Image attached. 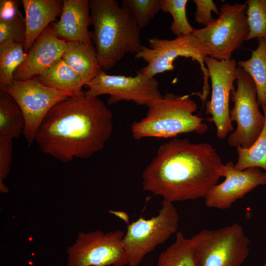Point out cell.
Wrapping results in <instances>:
<instances>
[{
	"instance_id": "1",
	"label": "cell",
	"mask_w": 266,
	"mask_h": 266,
	"mask_svg": "<svg viewBox=\"0 0 266 266\" xmlns=\"http://www.w3.org/2000/svg\"><path fill=\"white\" fill-rule=\"evenodd\" d=\"M112 119V112L102 100L83 92L51 108L35 141L43 153L63 163L89 158L101 150L109 139Z\"/></svg>"
},
{
	"instance_id": "2",
	"label": "cell",
	"mask_w": 266,
	"mask_h": 266,
	"mask_svg": "<svg viewBox=\"0 0 266 266\" xmlns=\"http://www.w3.org/2000/svg\"><path fill=\"white\" fill-rule=\"evenodd\" d=\"M224 164L208 143L174 138L162 144L142 172V188L173 203L204 198L223 176Z\"/></svg>"
},
{
	"instance_id": "3",
	"label": "cell",
	"mask_w": 266,
	"mask_h": 266,
	"mask_svg": "<svg viewBox=\"0 0 266 266\" xmlns=\"http://www.w3.org/2000/svg\"><path fill=\"white\" fill-rule=\"evenodd\" d=\"M92 40L102 70L107 71L143 45L140 28L129 11L115 0H90Z\"/></svg>"
},
{
	"instance_id": "4",
	"label": "cell",
	"mask_w": 266,
	"mask_h": 266,
	"mask_svg": "<svg viewBox=\"0 0 266 266\" xmlns=\"http://www.w3.org/2000/svg\"><path fill=\"white\" fill-rule=\"evenodd\" d=\"M148 108L146 116L131 125L132 136L136 140L168 138L193 132L202 134L208 129L203 119L194 114L198 106L189 95L168 93Z\"/></svg>"
},
{
	"instance_id": "5",
	"label": "cell",
	"mask_w": 266,
	"mask_h": 266,
	"mask_svg": "<svg viewBox=\"0 0 266 266\" xmlns=\"http://www.w3.org/2000/svg\"><path fill=\"white\" fill-rule=\"evenodd\" d=\"M149 47L143 45L135 55L142 59L146 66L138 71L153 78L158 74L174 69L173 62L180 57L190 58L200 64L204 74V83L200 98L203 102L209 94L208 79L209 77L204 59L211 56L209 50L193 33L177 36L172 40L151 37L148 39Z\"/></svg>"
},
{
	"instance_id": "6",
	"label": "cell",
	"mask_w": 266,
	"mask_h": 266,
	"mask_svg": "<svg viewBox=\"0 0 266 266\" xmlns=\"http://www.w3.org/2000/svg\"><path fill=\"white\" fill-rule=\"evenodd\" d=\"M191 238L199 266H242L249 253L250 240L237 223L204 229Z\"/></svg>"
},
{
	"instance_id": "7",
	"label": "cell",
	"mask_w": 266,
	"mask_h": 266,
	"mask_svg": "<svg viewBox=\"0 0 266 266\" xmlns=\"http://www.w3.org/2000/svg\"><path fill=\"white\" fill-rule=\"evenodd\" d=\"M246 9V2L224 3L212 23L195 29L193 33L209 50L210 57L219 61L230 60L233 53L246 41L249 32Z\"/></svg>"
},
{
	"instance_id": "8",
	"label": "cell",
	"mask_w": 266,
	"mask_h": 266,
	"mask_svg": "<svg viewBox=\"0 0 266 266\" xmlns=\"http://www.w3.org/2000/svg\"><path fill=\"white\" fill-rule=\"evenodd\" d=\"M179 216L173 203L163 200L158 215L146 219L140 217L129 224L123 246L129 266H137L144 257L165 243L177 232Z\"/></svg>"
},
{
	"instance_id": "9",
	"label": "cell",
	"mask_w": 266,
	"mask_h": 266,
	"mask_svg": "<svg viewBox=\"0 0 266 266\" xmlns=\"http://www.w3.org/2000/svg\"><path fill=\"white\" fill-rule=\"evenodd\" d=\"M237 89L232 91L230 99L234 106L230 112L235 131L228 137V144L236 148L250 147L261 133L265 117L259 110L257 93L251 77L241 68L237 67Z\"/></svg>"
},
{
	"instance_id": "10",
	"label": "cell",
	"mask_w": 266,
	"mask_h": 266,
	"mask_svg": "<svg viewBox=\"0 0 266 266\" xmlns=\"http://www.w3.org/2000/svg\"><path fill=\"white\" fill-rule=\"evenodd\" d=\"M1 89L15 100L23 114L25 121L23 135L29 146L35 141L36 132L51 108L75 95L71 92L43 85L38 76L23 81L14 80L11 85Z\"/></svg>"
},
{
	"instance_id": "11",
	"label": "cell",
	"mask_w": 266,
	"mask_h": 266,
	"mask_svg": "<svg viewBox=\"0 0 266 266\" xmlns=\"http://www.w3.org/2000/svg\"><path fill=\"white\" fill-rule=\"evenodd\" d=\"M86 86L85 95L99 98L108 95L109 104L125 100L148 108L162 97L158 80L138 71L135 76H125L107 74L101 70Z\"/></svg>"
},
{
	"instance_id": "12",
	"label": "cell",
	"mask_w": 266,
	"mask_h": 266,
	"mask_svg": "<svg viewBox=\"0 0 266 266\" xmlns=\"http://www.w3.org/2000/svg\"><path fill=\"white\" fill-rule=\"evenodd\" d=\"M125 233L116 230L80 233L67 250V266H125L127 254L123 246Z\"/></svg>"
},
{
	"instance_id": "13",
	"label": "cell",
	"mask_w": 266,
	"mask_h": 266,
	"mask_svg": "<svg viewBox=\"0 0 266 266\" xmlns=\"http://www.w3.org/2000/svg\"><path fill=\"white\" fill-rule=\"evenodd\" d=\"M204 63L211 79V99L206 105L205 113L210 115L208 121L214 123L216 134L225 138L233 130L230 120L229 100L231 93L234 89L233 82L237 80V63L234 59L219 61L210 56Z\"/></svg>"
},
{
	"instance_id": "14",
	"label": "cell",
	"mask_w": 266,
	"mask_h": 266,
	"mask_svg": "<svg viewBox=\"0 0 266 266\" xmlns=\"http://www.w3.org/2000/svg\"><path fill=\"white\" fill-rule=\"evenodd\" d=\"M222 177H225V180L214 185L204 198L208 207L229 209L236 200L256 187L266 184V173L260 168L239 170L232 162L224 164Z\"/></svg>"
},
{
	"instance_id": "15",
	"label": "cell",
	"mask_w": 266,
	"mask_h": 266,
	"mask_svg": "<svg viewBox=\"0 0 266 266\" xmlns=\"http://www.w3.org/2000/svg\"><path fill=\"white\" fill-rule=\"evenodd\" d=\"M66 47V42L57 37L50 25L39 34L24 62L16 69L14 79L26 80L42 74L62 58Z\"/></svg>"
},
{
	"instance_id": "16",
	"label": "cell",
	"mask_w": 266,
	"mask_h": 266,
	"mask_svg": "<svg viewBox=\"0 0 266 266\" xmlns=\"http://www.w3.org/2000/svg\"><path fill=\"white\" fill-rule=\"evenodd\" d=\"M91 24L89 0H63L60 19L51 26L55 34L60 39L94 45L89 30Z\"/></svg>"
},
{
	"instance_id": "17",
	"label": "cell",
	"mask_w": 266,
	"mask_h": 266,
	"mask_svg": "<svg viewBox=\"0 0 266 266\" xmlns=\"http://www.w3.org/2000/svg\"><path fill=\"white\" fill-rule=\"evenodd\" d=\"M26 21L24 50L28 53L41 32L60 15L63 0H22Z\"/></svg>"
},
{
	"instance_id": "18",
	"label": "cell",
	"mask_w": 266,
	"mask_h": 266,
	"mask_svg": "<svg viewBox=\"0 0 266 266\" xmlns=\"http://www.w3.org/2000/svg\"><path fill=\"white\" fill-rule=\"evenodd\" d=\"M62 59L77 73L86 85L102 70L94 45L75 41L66 42Z\"/></svg>"
},
{
	"instance_id": "19",
	"label": "cell",
	"mask_w": 266,
	"mask_h": 266,
	"mask_svg": "<svg viewBox=\"0 0 266 266\" xmlns=\"http://www.w3.org/2000/svg\"><path fill=\"white\" fill-rule=\"evenodd\" d=\"M44 85L58 90L68 91L79 95L86 85L81 78L62 58L46 71L37 76Z\"/></svg>"
},
{
	"instance_id": "20",
	"label": "cell",
	"mask_w": 266,
	"mask_h": 266,
	"mask_svg": "<svg viewBox=\"0 0 266 266\" xmlns=\"http://www.w3.org/2000/svg\"><path fill=\"white\" fill-rule=\"evenodd\" d=\"M23 114L15 100L0 89V140H11L23 134Z\"/></svg>"
},
{
	"instance_id": "21",
	"label": "cell",
	"mask_w": 266,
	"mask_h": 266,
	"mask_svg": "<svg viewBox=\"0 0 266 266\" xmlns=\"http://www.w3.org/2000/svg\"><path fill=\"white\" fill-rule=\"evenodd\" d=\"M250 59L239 61L238 67L252 78L257 90V101L262 108L266 105V38L260 39Z\"/></svg>"
},
{
	"instance_id": "22",
	"label": "cell",
	"mask_w": 266,
	"mask_h": 266,
	"mask_svg": "<svg viewBox=\"0 0 266 266\" xmlns=\"http://www.w3.org/2000/svg\"><path fill=\"white\" fill-rule=\"evenodd\" d=\"M156 266H199L191 238L178 232L174 242L159 255Z\"/></svg>"
},
{
	"instance_id": "23",
	"label": "cell",
	"mask_w": 266,
	"mask_h": 266,
	"mask_svg": "<svg viewBox=\"0 0 266 266\" xmlns=\"http://www.w3.org/2000/svg\"><path fill=\"white\" fill-rule=\"evenodd\" d=\"M27 56L23 44L9 41L0 45V89L12 84L14 72Z\"/></svg>"
},
{
	"instance_id": "24",
	"label": "cell",
	"mask_w": 266,
	"mask_h": 266,
	"mask_svg": "<svg viewBox=\"0 0 266 266\" xmlns=\"http://www.w3.org/2000/svg\"><path fill=\"white\" fill-rule=\"evenodd\" d=\"M262 109L265 122L260 136L250 147L243 148L239 146L236 148L238 157L234 166L238 170L257 167L263 168L266 173V105Z\"/></svg>"
},
{
	"instance_id": "25",
	"label": "cell",
	"mask_w": 266,
	"mask_h": 266,
	"mask_svg": "<svg viewBox=\"0 0 266 266\" xmlns=\"http://www.w3.org/2000/svg\"><path fill=\"white\" fill-rule=\"evenodd\" d=\"M188 2L187 0H161V10L171 15L173 21L170 30L177 36L190 34L195 30L187 17Z\"/></svg>"
},
{
	"instance_id": "26",
	"label": "cell",
	"mask_w": 266,
	"mask_h": 266,
	"mask_svg": "<svg viewBox=\"0 0 266 266\" xmlns=\"http://www.w3.org/2000/svg\"><path fill=\"white\" fill-rule=\"evenodd\" d=\"M245 2L249 28L246 41L266 38V0H248Z\"/></svg>"
},
{
	"instance_id": "27",
	"label": "cell",
	"mask_w": 266,
	"mask_h": 266,
	"mask_svg": "<svg viewBox=\"0 0 266 266\" xmlns=\"http://www.w3.org/2000/svg\"><path fill=\"white\" fill-rule=\"evenodd\" d=\"M121 5L129 11L140 29L161 10V0H123Z\"/></svg>"
},
{
	"instance_id": "28",
	"label": "cell",
	"mask_w": 266,
	"mask_h": 266,
	"mask_svg": "<svg viewBox=\"0 0 266 266\" xmlns=\"http://www.w3.org/2000/svg\"><path fill=\"white\" fill-rule=\"evenodd\" d=\"M20 1L0 0V23L10 28L26 31L25 18L19 9Z\"/></svg>"
},
{
	"instance_id": "29",
	"label": "cell",
	"mask_w": 266,
	"mask_h": 266,
	"mask_svg": "<svg viewBox=\"0 0 266 266\" xmlns=\"http://www.w3.org/2000/svg\"><path fill=\"white\" fill-rule=\"evenodd\" d=\"M12 151V140H0V191L2 193H6L8 191L3 180L10 171Z\"/></svg>"
},
{
	"instance_id": "30",
	"label": "cell",
	"mask_w": 266,
	"mask_h": 266,
	"mask_svg": "<svg viewBox=\"0 0 266 266\" xmlns=\"http://www.w3.org/2000/svg\"><path fill=\"white\" fill-rule=\"evenodd\" d=\"M196 6L195 19L196 22L205 27L212 23L215 18L212 17V12L219 15V10L212 0H194Z\"/></svg>"
},
{
	"instance_id": "31",
	"label": "cell",
	"mask_w": 266,
	"mask_h": 266,
	"mask_svg": "<svg viewBox=\"0 0 266 266\" xmlns=\"http://www.w3.org/2000/svg\"><path fill=\"white\" fill-rule=\"evenodd\" d=\"M108 212L113 214L124 221L128 225L129 223V216L128 214L124 211L109 210Z\"/></svg>"
},
{
	"instance_id": "32",
	"label": "cell",
	"mask_w": 266,
	"mask_h": 266,
	"mask_svg": "<svg viewBox=\"0 0 266 266\" xmlns=\"http://www.w3.org/2000/svg\"><path fill=\"white\" fill-rule=\"evenodd\" d=\"M265 266H266V263L264 264Z\"/></svg>"
}]
</instances>
